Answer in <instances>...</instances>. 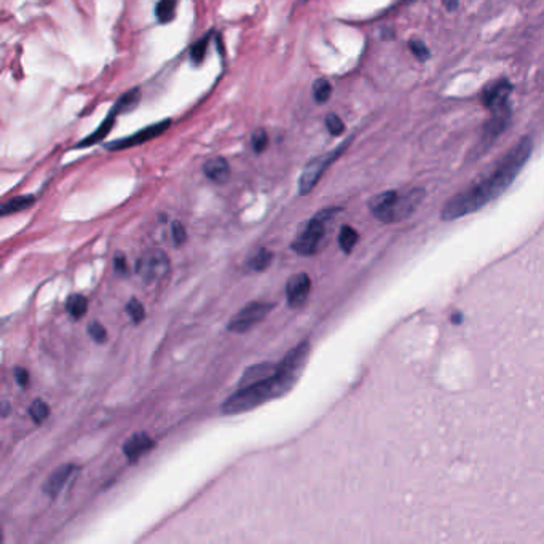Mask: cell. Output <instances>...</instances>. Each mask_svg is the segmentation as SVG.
<instances>
[{"label": "cell", "mask_w": 544, "mask_h": 544, "mask_svg": "<svg viewBox=\"0 0 544 544\" xmlns=\"http://www.w3.org/2000/svg\"><path fill=\"white\" fill-rule=\"evenodd\" d=\"M532 152V139L522 138L479 181H475L474 184L457 193L446 203L441 212L444 221H457L460 217L479 211L495 198H498L514 182L517 174L530 158Z\"/></svg>", "instance_id": "cell-1"}, {"label": "cell", "mask_w": 544, "mask_h": 544, "mask_svg": "<svg viewBox=\"0 0 544 544\" xmlns=\"http://www.w3.org/2000/svg\"><path fill=\"white\" fill-rule=\"evenodd\" d=\"M308 356H310V343L300 342L291 350L276 365L273 374L264 377L262 380L242 386L237 393H233L224 402L222 413L226 415H238L255 409L265 402L278 399L294 388L300 375L305 369Z\"/></svg>", "instance_id": "cell-2"}, {"label": "cell", "mask_w": 544, "mask_h": 544, "mask_svg": "<svg viewBox=\"0 0 544 544\" xmlns=\"http://www.w3.org/2000/svg\"><path fill=\"white\" fill-rule=\"evenodd\" d=\"M425 195L426 192L423 188H410L404 192L388 190L375 195L369 201V209L377 221L383 224L401 222L417 211Z\"/></svg>", "instance_id": "cell-3"}, {"label": "cell", "mask_w": 544, "mask_h": 544, "mask_svg": "<svg viewBox=\"0 0 544 544\" xmlns=\"http://www.w3.org/2000/svg\"><path fill=\"white\" fill-rule=\"evenodd\" d=\"M340 209L329 208L319 211L316 216L310 219V222L307 224V227L299 235V238L292 243L291 248L296 251L299 255H313L316 254L321 244L326 238L327 226L332 222V219L337 216Z\"/></svg>", "instance_id": "cell-4"}, {"label": "cell", "mask_w": 544, "mask_h": 544, "mask_svg": "<svg viewBox=\"0 0 544 544\" xmlns=\"http://www.w3.org/2000/svg\"><path fill=\"white\" fill-rule=\"evenodd\" d=\"M348 143L342 145V147L329 152V154H326V155H319V156H316V158L308 161V163L305 165V168H303L300 179H299V193L300 195H308V193L315 188L318 181L321 179L323 174L326 172L329 166H331L334 161L338 158L340 154L347 149Z\"/></svg>", "instance_id": "cell-5"}, {"label": "cell", "mask_w": 544, "mask_h": 544, "mask_svg": "<svg viewBox=\"0 0 544 544\" xmlns=\"http://www.w3.org/2000/svg\"><path fill=\"white\" fill-rule=\"evenodd\" d=\"M273 308H275L273 303L251 302L249 305H246L243 310H239L237 315L233 316L232 321L227 324V329L237 334L248 332L254 326H257L260 321H264L265 316L269 315Z\"/></svg>", "instance_id": "cell-6"}, {"label": "cell", "mask_w": 544, "mask_h": 544, "mask_svg": "<svg viewBox=\"0 0 544 544\" xmlns=\"http://www.w3.org/2000/svg\"><path fill=\"white\" fill-rule=\"evenodd\" d=\"M511 123V107L509 104H503V106L496 107L491 111V117L485 122L482 128V134L479 139V152L487 150L490 144L495 143V139H498L503 134L507 127Z\"/></svg>", "instance_id": "cell-7"}, {"label": "cell", "mask_w": 544, "mask_h": 544, "mask_svg": "<svg viewBox=\"0 0 544 544\" xmlns=\"http://www.w3.org/2000/svg\"><path fill=\"white\" fill-rule=\"evenodd\" d=\"M168 255L163 251L154 249L144 253L136 262V273L145 282H154L168 271Z\"/></svg>", "instance_id": "cell-8"}, {"label": "cell", "mask_w": 544, "mask_h": 544, "mask_svg": "<svg viewBox=\"0 0 544 544\" xmlns=\"http://www.w3.org/2000/svg\"><path fill=\"white\" fill-rule=\"evenodd\" d=\"M170 125H171L170 120H163V122L150 125V127L139 129V132H136L132 136H127V138L117 139L111 144H106V149L107 150H123V149H132V147H136V145L145 144V143H149L150 139L158 138L160 134H163L166 129L170 128Z\"/></svg>", "instance_id": "cell-9"}, {"label": "cell", "mask_w": 544, "mask_h": 544, "mask_svg": "<svg viewBox=\"0 0 544 544\" xmlns=\"http://www.w3.org/2000/svg\"><path fill=\"white\" fill-rule=\"evenodd\" d=\"M311 289V280L307 273H297L291 276L286 284V300L291 308H302L308 300Z\"/></svg>", "instance_id": "cell-10"}, {"label": "cell", "mask_w": 544, "mask_h": 544, "mask_svg": "<svg viewBox=\"0 0 544 544\" xmlns=\"http://www.w3.org/2000/svg\"><path fill=\"white\" fill-rule=\"evenodd\" d=\"M511 91H512L511 83L507 82L506 78H501V80H496L484 88L482 94H480V101H482L485 107L490 109V111H493V109L503 106V104L507 102V98H509Z\"/></svg>", "instance_id": "cell-11"}, {"label": "cell", "mask_w": 544, "mask_h": 544, "mask_svg": "<svg viewBox=\"0 0 544 544\" xmlns=\"http://www.w3.org/2000/svg\"><path fill=\"white\" fill-rule=\"evenodd\" d=\"M154 447H155L154 439L149 437L145 433H138V434H133V436L125 442L123 453L127 455L128 462L136 463L140 457H144V455L150 452Z\"/></svg>", "instance_id": "cell-12"}, {"label": "cell", "mask_w": 544, "mask_h": 544, "mask_svg": "<svg viewBox=\"0 0 544 544\" xmlns=\"http://www.w3.org/2000/svg\"><path fill=\"white\" fill-rule=\"evenodd\" d=\"M74 464H62V466L57 468L53 474H50V478L46 479V482L44 485V491L46 496L50 498H56L57 495L61 493L62 489L66 487V484L69 482L72 475L75 473Z\"/></svg>", "instance_id": "cell-13"}, {"label": "cell", "mask_w": 544, "mask_h": 544, "mask_svg": "<svg viewBox=\"0 0 544 544\" xmlns=\"http://www.w3.org/2000/svg\"><path fill=\"white\" fill-rule=\"evenodd\" d=\"M203 172L209 181L224 184L230 177V166L224 156H212L203 165Z\"/></svg>", "instance_id": "cell-14"}, {"label": "cell", "mask_w": 544, "mask_h": 544, "mask_svg": "<svg viewBox=\"0 0 544 544\" xmlns=\"http://www.w3.org/2000/svg\"><path fill=\"white\" fill-rule=\"evenodd\" d=\"M117 117H118V114L115 112V111L109 112L107 117L104 118V122L96 128V132H93L90 136H87V138L83 139L82 143H78L77 149H85V147H90V145L102 143V140L106 139V136L111 133V129H112L114 123H115V118H117Z\"/></svg>", "instance_id": "cell-15"}, {"label": "cell", "mask_w": 544, "mask_h": 544, "mask_svg": "<svg viewBox=\"0 0 544 544\" xmlns=\"http://www.w3.org/2000/svg\"><path fill=\"white\" fill-rule=\"evenodd\" d=\"M139 101H140V90L139 88H133V90H129L128 93H125L118 98V101L114 104L112 111H115L118 115L129 112L138 106Z\"/></svg>", "instance_id": "cell-16"}, {"label": "cell", "mask_w": 544, "mask_h": 544, "mask_svg": "<svg viewBox=\"0 0 544 544\" xmlns=\"http://www.w3.org/2000/svg\"><path fill=\"white\" fill-rule=\"evenodd\" d=\"M35 203V198L33 195H21L10 198L7 203L2 205V216H8V214L19 212L23 209L30 208Z\"/></svg>", "instance_id": "cell-17"}, {"label": "cell", "mask_w": 544, "mask_h": 544, "mask_svg": "<svg viewBox=\"0 0 544 544\" xmlns=\"http://www.w3.org/2000/svg\"><path fill=\"white\" fill-rule=\"evenodd\" d=\"M271 260H273V253H271V251H269V249L262 248V249L255 251V253L251 255L246 264H248L251 270L264 271L265 269H269Z\"/></svg>", "instance_id": "cell-18"}, {"label": "cell", "mask_w": 544, "mask_h": 544, "mask_svg": "<svg viewBox=\"0 0 544 544\" xmlns=\"http://www.w3.org/2000/svg\"><path fill=\"white\" fill-rule=\"evenodd\" d=\"M358 232L353 227L343 226L338 233V246L345 254H350L358 243Z\"/></svg>", "instance_id": "cell-19"}, {"label": "cell", "mask_w": 544, "mask_h": 544, "mask_svg": "<svg viewBox=\"0 0 544 544\" xmlns=\"http://www.w3.org/2000/svg\"><path fill=\"white\" fill-rule=\"evenodd\" d=\"M177 0H158L155 5V17L160 23H170L176 17Z\"/></svg>", "instance_id": "cell-20"}, {"label": "cell", "mask_w": 544, "mask_h": 544, "mask_svg": "<svg viewBox=\"0 0 544 544\" xmlns=\"http://www.w3.org/2000/svg\"><path fill=\"white\" fill-rule=\"evenodd\" d=\"M66 310L74 319H80L85 316V313L88 310V300L80 294L72 296L66 303Z\"/></svg>", "instance_id": "cell-21"}, {"label": "cell", "mask_w": 544, "mask_h": 544, "mask_svg": "<svg viewBox=\"0 0 544 544\" xmlns=\"http://www.w3.org/2000/svg\"><path fill=\"white\" fill-rule=\"evenodd\" d=\"M311 91H313V98H315V101L318 104H324V102L329 101V98H331L332 87H331V83L326 80V78H318V80H315V83H313Z\"/></svg>", "instance_id": "cell-22"}, {"label": "cell", "mask_w": 544, "mask_h": 544, "mask_svg": "<svg viewBox=\"0 0 544 544\" xmlns=\"http://www.w3.org/2000/svg\"><path fill=\"white\" fill-rule=\"evenodd\" d=\"M209 40H211V33H208L206 35H203L200 40H197L195 44L192 45L190 48V60L195 62V64H201L203 60L206 56V50L209 45Z\"/></svg>", "instance_id": "cell-23"}, {"label": "cell", "mask_w": 544, "mask_h": 544, "mask_svg": "<svg viewBox=\"0 0 544 544\" xmlns=\"http://www.w3.org/2000/svg\"><path fill=\"white\" fill-rule=\"evenodd\" d=\"M29 415L35 423H44L50 415V407L42 399H35L29 407Z\"/></svg>", "instance_id": "cell-24"}, {"label": "cell", "mask_w": 544, "mask_h": 544, "mask_svg": "<svg viewBox=\"0 0 544 544\" xmlns=\"http://www.w3.org/2000/svg\"><path fill=\"white\" fill-rule=\"evenodd\" d=\"M127 313L129 315V318H132V321L134 324L143 323L144 318H145V308H144V305L138 299H134V297L127 303Z\"/></svg>", "instance_id": "cell-25"}, {"label": "cell", "mask_w": 544, "mask_h": 544, "mask_svg": "<svg viewBox=\"0 0 544 544\" xmlns=\"http://www.w3.org/2000/svg\"><path fill=\"white\" fill-rule=\"evenodd\" d=\"M251 145H253L255 154H262L269 147V134L264 129H255L251 136Z\"/></svg>", "instance_id": "cell-26"}, {"label": "cell", "mask_w": 544, "mask_h": 544, "mask_svg": "<svg viewBox=\"0 0 544 544\" xmlns=\"http://www.w3.org/2000/svg\"><path fill=\"white\" fill-rule=\"evenodd\" d=\"M409 50L412 51V55L415 56L418 61H426L428 57H430V50H428V46L423 44L421 40L412 39L409 42Z\"/></svg>", "instance_id": "cell-27"}, {"label": "cell", "mask_w": 544, "mask_h": 544, "mask_svg": "<svg viewBox=\"0 0 544 544\" xmlns=\"http://www.w3.org/2000/svg\"><path fill=\"white\" fill-rule=\"evenodd\" d=\"M326 128L332 136H340L345 132V123L340 120L338 115L329 114L326 117Z\"/></svg>", "instance_id": "cell-28"}, {"label": "cell", "mask_w": 544, "mask_h": 544, "mask_svg": "<svg viewBox=\"0 0 544 544\" xmlns=\"http://www.w3.org/2000/svg\"><path fill=\"white\" fill-rule=\"evenodd\" d=\"M88 336H90L96 343H104L107 342V331L102 324H99L98 321H93L90 326H88Z\"/></svg>", "instance_id": "cell-29"}, {"label": "cell", "mask_w": 544, "mask_h": 544, "mask_svg": "<svg viewBox=\"0 0 544 544\" xmlns=\"http://www.w3.org/2000/svg\"><path fill=\"white\" fill-rule=\"evenodd\" d=\"M171 230H172V239H174V244L176 246L184 244L185 239H187V232H185L184 226H182L181 222H174L172 224Z\"/></svg>", "instance_id": "cell-30"}, {"label": "cell", "mask_w": 544, "mask_h": 544, "mask_svg": "<svg viewBox=\"0 0 544 544\" xmlns=\"http://www.w3.org/2000/svg\"><path fill=\"white\" fill-rule=\"evenodd\" d=\"M114 270L115 273H118L120 276H127L128 275V264L127 259L122 253H117L114 255Z\"/></svg>", "instance_id": "cell-31"}, {"label": "cell", "mask_w": 544, "mask_h": 544, "mask_svg": "<svg viewBox=\"0 0 544 544\" xmlns=\"http://www.w3.org/2000/svg\"><path fill=\"white\" fill-rule=\"evenodd\" d=\"M15 379H17V383L21 388H28L29 386V372L23 368L15 369Z\"/></svg>", "instance_id": "cell-32"}, {"label": "cell", "mask_w": 544, "mask_h": 544, "mask_svg": "<svg viewBox=\"0 0 544 544\" xmlns=\"http://www.w3.org/2000/svg\"><path fill=\"white\" fill-rule=\"evenodd\" d=\"M458 2L460 0H442V3L446 5V8L448 12H453V10L458 8Z\"/></svg>", "instance_id": "cell-33"}, {"label": "cell", "mask_w": 544, "mask_h": 544, "mask_svg": "<svg viewBox=\"0 0 544 544\" xmlns=\"http://www.w3.org/2000/svg\"><path fill=\"white\" fill-rule=\"evenodd\" d=\"M8 412H10V406H8V402L5 401L3 404H2V417L5 418V417H8Z\"/></svg>", "instance_id": "cell-34"}]
</instances>
